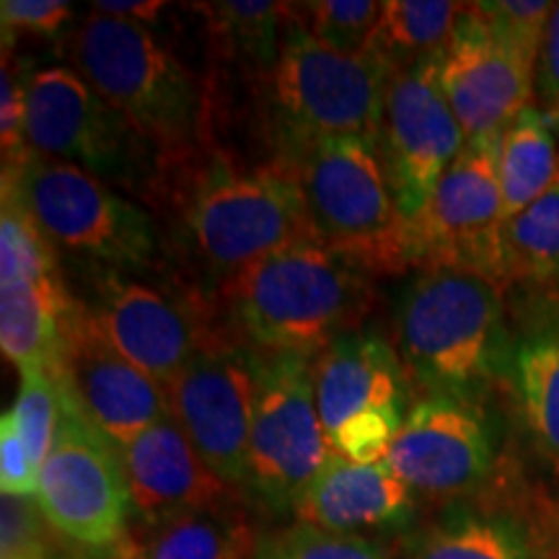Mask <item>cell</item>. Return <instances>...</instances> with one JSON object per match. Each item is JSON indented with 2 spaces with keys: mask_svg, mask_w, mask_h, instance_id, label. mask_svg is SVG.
I'll use <instances>...</instances> for the list:
<instances>
[{
  "mask_svg": "<svg viewBox=\"0 0 559 559\" xmlns=\"http://www.w3.org/2000/svg\"><path fill=\"white\" fill-rule=\"evenodd\" d=\"M164 181L192 251L226 280L280 249L317 241L304 192L283 160L241 169L202 151L169 160Z\"/></svg>",
  "mask_w": 559,
  "mask_h": 559,
  "instance_id": "1",
  "label": "cell"
},
{
  "mask_svg": "<svg viewBox=\"0 0 559 559\" xmlns=\"http://www.w3.org/2000/svg\"><path fill=\"white\" fill-rule=\"evenodd\" d=\"M368 272L317 241L280 249L223 280V306L257 353L317 358L332 340L358 332L376 304Z\"/></svg>",
  "mask_w": 559,
  "mask_h": 559,
  "instance_id": "2",
  "label": "cell"
},
{
  "mask_svg": "<svg viewBox=\"0 0 559 559\" xmlns=\"http://www.w3.org/2000/svg\"><path fill=\"white\" fill-rule=\"evenodd\" d=\"M75 73L109 102L166 164L210 151L207 83L140 24L91 11L68 41Z\"/></svg>",
  "mask_w": 559,
  "mask_h": 559,
  "instance_id": "3",
  "label": "cell"
},
{
  "mask_svg": "<svg viewBox=\"0 0 559 559\" xmlns=\"http://www.w3.org/2000/svg\"><path fill=\"white\" fill-rule=\"evenodd\" d=\"M396 353L428 394L474 402L506 360L502 288L456 270H423L396 309Z\"/></svg>",
  "mask_w": 559,
  "mask_h": 559,
  "instance_id": "4",
  "label": "cell"
},
{
  "mask_svg": "<svg viewBox=\"0 0 559 559\" xmlns=\"http://www.w3.org/2000/svg\"><path fill=\"white\" fill-rule=\"evenodd\" d=\"M280 160L304 192L317 243L370 277L417 267L412 226L391 192L379 143L330 138Z\"/></svg>",
  "mask_w": 559,
  "mask_h": 559,
  "instance_id": "5",
  "label": "cell"
},
{
  "mask_svg": "<svg viewBox=\"0 0 559 559\" xmlns=\"http://www.w3.org/2000/svg\"><path fill=\"white\" fill-rule=\"evenodd\" d=\"M391 73L376 55L353 58L330 50L290 16L283 50L264 79L283 148L280 158L330 138L379 143Z\"/></svg>",
  "mask_w": 559,
  "mask_h": 559,
  "instance_id": "6",
  "label": "cell"
},
{
  "mask_svg": "<svg viewBox=\"0 0 559 559\" xmlns=\"http://www.w3.org/2000/svg\"><path fill=\"white\" fill-rule=\"evenodd\" d=\"M58 254L88 272L143 275L156 267L153 218L115 187L83 169L32 153L19 171L3 174Z\"/></svg>",
  "mask_w": 559,
  "mask_h": 559,
  "instance_id": "7",
  "label": "cell"
},
{
  "mask_svg": "<svg viewBox=\"0 0 559 559\" xmlns=\"http://www.w3.org/2000/svg\"><path fill=\"white\" fill-rule=\"evenodd\" d=\"M32 153L83 169L104 185L148 194L160 190L166 160L75 70L41 68L26 88Z\"/></svg>",
  "mask_w": 559,
  "mask_h": 559,
  "instance_id": "8",
  "label": "cell"
},
{
  "mask_svg": "<svg viewBox=\"0 0 559 559\" xmlns=\"http://www.w3.org/2000/svg\"><path fill=\"white\" fill-rule=\"evenodd\" d=\"M311 362L309 355L254 349L257 396L243 495L275 515L296 510L334 453L319 417Z\"/></svg>",
  "mask_w": 559,
  "mask_h": 559,
  "instance_id": "9",
  "label": "cell"
},
{
  "mask_svg": "<svg viewBox=\"0 0 559 559\" xmlns=\"http://www.w3.org/2000/svg\"><path fill=\"white\" fill-rule=\"evenodd\" d=\"M60 391L58 436L39 469L34 502L68 544L88 551H120L132 513L122 453L62 383Z\"/></svg>",
  "mask_w": 559,
  "mask_h": 559,
  "instance_id": "10",
  "label": "cell"
},
{
  "mask_svg": "<svg viewBox=\"0 0 559 559\" xmlns=\"http://www.w3.org/2000/svg\"><path fill=\"white\" fill-rule=\"evenodd\" d=\"M506 207L498 179V140L466 143L412 223L415 262L506 283Z\"/></svg>",
  "mask_w": 559,
  "mask_h": 559,
  "instance_id": "11",
  "label": "cell"
},
{
  "mask_svg": "<svg viewBox=\"0 0 559 559\" xmlns=\"http://www.w3.org/2000/svg\"><path fill=\"white\" fill-rule=\"evenodd\" d=\"M91 313L132 366L160 386L218 337L200 293L128 272H91Z\"/></svg>",
  "mask_w": 559,
  "mask_h": 559,
  "instance_id": "12",
  "label": "cell"
},
{
  "mask_svg": "<svg viewBox=\"0 0 559 559\" xmlns=\"http://www.w3.org/2000/svg\"><path fill=\"white\" fill-rule=\"evenodd\" d=\"M171 417L223 481L243 492L257 376L254 349L221 332L166 383Z\"/></svg>",
  "mask_w": 559,
  "mask_h": 559,
  "instance_id": "13",
  "label": "cell"
},
{
  "mask_svg": "<svg viewBox=\"0 0 559 559\" xmlns=\"http://www.w3.org/2000/svg\"><path fill=\"white\" fill-rule=\"evenodd\" d=\"M440 58H425L391 73L383 102L379 153L391 192L409 226L432 190L464 151L466 135L440 86Z\"/></svg>",
  "mask_w": 559,
  "mask_h": 559,
  "instance_id": "14",
  "label": "cell"
},
{
  "mask_svg": "<svg viewBox=\"0 0 559 559\" xmlns=\"http://www.w3.org/2000/svg\"><path fill=\"white\" fill-rule=\"evenodd\" d=\"M495 461V430L477 404L425 394L409 407L383 464L415 495L453 500L477 492Z\"/></svg>",
  "mask_w": 559,
  "mask_h": 559,
  "instance_id": "15",
  "label": "cell"
},
{
  "mask_svg": "<svg viewBox=\"0 0 559 559\" xmlns=\"http://www.w3.org/2000/svg\"><path fill=\"white\" fill-rule=\"evenodd\" d=\"M58 379L120 451L171 417L166 389L124 358L81 300H73L62 317Z\"/></svg>",
  "mask_w": 559,
  "mask_h": 559,
  "instance_id": "16",
  "label": "cell"
},
{
  "mask_svg": "<svg viewBox=\"0 0 559 559\" xmlns=\"http://www.w3.org/2000/svg\"><path fill=\"white\" fill-rule=\"evenodd\" d=\"M440 86L466 143L500 140L536 96V60L500 39L469 3L440 58Z\"/></svg>",
  "mask_w": 559,
  "mask_h": 559,
  "instance_id": "17",
  "label": "cell"
},
{
  "mask_svg": "<svg viewBox=\"0 0 559 559\" xmlns=\"http://www.w3.org/2000/svg\"><path fill=\"white\" fill-rule=\"evenodd\" d=\"M120 453L132 510L145 526L192 510L241 502L239 489L210 469L174 417L140 432Z\"/></svg>",
  "mask_w": 559,
  "mask_h": 559,
  "instance_id": "18",
  "label": "cell"
},
{
  "mask_svg": "<svg viewBox=\"0 0 559 559\" xmlns=\"http://www.w3.org/2000/svg\"><path fill=\"white\" fill-rule=\"evenodd\" d=\"M415 492L386 464H355L332 453L293 510L298 523L334 534L404 531L415 521Z\"/></svg>",
  "mask_w": 559,
  "mask_h": 559,
  "instance_id": "19",
  "label": "cell"
},
{
  "mask_svg": "<svg viewBox=\"0 0 559 559\" xmlns=\"http://www.w3.org/2000/svg\"><path fill=\"white\" fill-rule=\"evenodd\" d=\"M311 368L319 417L330 438L360 412L407 407V370L396 347L379 334H342L321 349Z\"/></svg>",
  "mask_w": 559,
  "mask_h": 559,
  "instance_id": "20",
  "label": "cell"
},
{
  "mask_svg": "<svg viewBox=\"0 0 559 559\" xmlns=\"http://www.w3.org/2000/svg\"><path fill=\"white\" fill-rule=\"evenodd\" d=\"M407 559H536L539 539L521 513L456 502L407 539Z\"/></svg>",
  "mask_w": 559,
  "mask_h": 559,
  "instance_id": "21",
  "label": "cell"
},
{
  "mask_svg": "<svg viewBox=\"0 0 559 559\" xmlns=\"http://www.w3.org/2000/svg\"><path fill=\"white\" fill-rule=\"evenodd\" d=\"M260 539L241 502L192 510L156 526L117 551L120 559H257Z\"/></svg>",
  "mask_w": 559,
  "mask_h": 559,
  "instance_id": "22",
  "label": "cell"
},
{
  "mask_svg": "<svg viewBox=\"0 0 559 559\" xmlns=\"http://www.w3.org/2000/svg\"><path fill=\"white\" fill-rule=\"evenodd\" d=\"M70 304V296H52L32 283H0V347L19 373L37 368L58 373Z\"/></svg>",
  "mask_w": 559,
  "mask_h": 559,
  "instance_id": "23",
  "label": "cell"
},
{
  "mask_svg": "<svg viewBox=\"0 0 559 559\" xmlns=\"http://www.w3.org/2000/svg\"><path fill=\"white\" fill-rule=\"evenodd\" d=\"M498 179L506 221L559 185V151L542 109H523L498 140Z\"/></svg>",
  "mask_w": 559,
  "mask_h": 559,
  "instance_id": "24",
  "label": "cell"
},
{
  "mask_svg": "<svg viewBox=\"0 0 559 559\" xmlns=\"http://www.w3.org/2000/svg\"><path fill=\"white\" fill-rule=\"evenodd\" d=\"M198 11L205 16L207 32L218 52L228 55L249 73H260L262 79H267L283 50L293 3L221 0V3H200Z\"/></svg>",
  "mask_w": 559,
  "mask_h": 559,
  "instance_id": "25",
  "label": "cell"
},
{
  "mask_svg": "<svg viewBox=\"0 0 559 559\" xmlns=\"http://www.w3.org/2000/svg\"><path fill=\"white\" fill-rule=\"evenodd\" d=\"M469 3L451 0H383L379 29L368 55L391 70L407 68L449 50L459 19Z\"/></svg>",
  "mask_w": 559,
  "mask_h": 559,
  "instance_id": "26",
  "label": "cell"
},
{
  "mask_svg": "<svg viewBox=\"0 0 559 559\" xmlns=\"http://www.w3.org/2000/svg\"><path fill=\"white\" fill-rule=\"evenodd\" d=\"M0 202V283H32L52 296H70L60 272V254L16 190L3 185Z\"/></svg>",
  "mask_w": 559,
  "mask_h": 559,
  "instance_id": "27",
  "label": "cell"
},
{
  "mask_svg": "<svg viewBox=\"0 0 559 559\" xmlns=\"http://www.w3.org/2000/svg\"><path fill=\"white\" fill-rule=\"evenodd\" d=\"M515 389L531 432L559 472V332L536 334L519 347Z\"/></svg>",
  "mask_w": 559,
  "mask_h": 559,
  "instance_id": "28",
  "label": "cell"
},
{
  "mask_svg": "<svg viewBox=\"0 0 559 559\" xmlns=\"http://www.w3.org/2000/svg\"><path fill=\"white\" fill-rule=\"evenodd\" d=\"M506 280L557 283L559 280V185L506 223L502 234Z\"/></svg>",
  "mask_w": 559,
  "mask_h": 559,
  "instance_id": "29",
  "label": "cell"
},
{
  "mask_svg": "<svg viewBox=\"0 0 559 559\" xmlns=\"http://www.w3.org/2000/svg\"><path fill=\"white\" fill-rule=\"evenodd\" d=\"M383 3L379 0H313L293 3V19L313 39L334 52L362 58L379 29Z\"/></svg>",
  "mask_w": 559,
  "mask_h": 559,
  "instance_id": "30",
  "label": "cell"
},
{
  "mask_svg": "<svg viewBox=\"0 0 559 559\" xmlns=\"http://www.w3.org/2000/svg\"><path fill=\"white\" fill-rule=\"evenodd\" d=\"M19 383L16 402L11 407V417L24 438L26 449H29L34 464H45L47 453L52 451L55 436H58L60 425V404L62 391L58 373L52 370H24Z\"/></svg>",
  "mask_w": 559,
  "mask_h": 559,
  "instance_id": "31",
  "label": "cell"
},
{
  "mask_svg": "<svg viewBox=\"0 0 559 559\" xmlns=\"http://www.w3.org/2000/svg\"><path fill=\"white\" fill-rule=\"evenodd\" d=\"M257 559H391L376 542L355 534H334L317 526H296L260 542Z\"/></svg>",
  "mask_w": 559,
  "mask_h": 559,
  "instance_id": "32",
  "label": "cell"
},
{
  "mask_svg": "<svg viewBox=\"0 0 559 559\" xmlns=\"http://www.w3.org/2000/svg\"><path fill=\"white\" fill-rule=\"evenodd\" d=\"M0 508V559H73L55 542L58 531L32 498L3 495Z\"/></svg>",
  "mask_w": 559,
  "mask_h": 559,
  "instance_id": "33",
  "label": "cell"
},
{
  "mask_svg": "<svg viewBox=\"0 0 559 559\" xmlns=\"http://www.w3.org/2000/svg\"><path fill=\"white\" fill-rule=\"evenodd\" d=\"M29 62L19 60L9 45H3L0 62V148L3 174L19 171L32 156L26 143V88H29Z\"/></svg>",
  "mask_w": 559,
  "mask_h": 559,
  "instance_id": "34",
  "label": "cell"
},
{
  "mask_svg": "<svg viewBox=\"0 0 559 559\" xmlns=\"http://www.w3.org/2000/svg\"><path fill=\"white\" fill-rule=\"evenodd\" d=\"M407 407H376L360 412L330 438L332 451L355 464H383L391 451V443L400 436Z\"/></svg>",
  "mask_w": 559,
  "mask_h": 559,
  "instance_id": "35",
  "label": "cell"
},
{
  "mask_svg": "<svg viewBox=\"0 0 559 559\" xmlns=\"http://www.w3.org/2000/svg\"><path fill=\"white\" fill-rule=\"evenodd\" d=\"M487 26L510 47L539 62L555 3L547 0H500V3H474Z\"/></svg>",
  "mask_w": 559,
  "mask_h": 559,
  "instance_id": "36",
  "label": "cell"
},
{
  "mask_svg": "<svg viewBox=\"0 0 559 559\" xmlns=\"http://www.w3.org/2000/svg\"><path fill=\"white\" fill-rule=\"evenodd\" d=\"M73 19V5L66 0H3L0 21H3V45L19 37L55 39Z\"/></svg>",
  "mask_w": 559,
  "mask_h": 559,
  "instance_id": "37",
  "label": "cell"
},
{
  "mask_svg": "<svg viewBox=\"0 0 559 559\" xmlns=\"http://www.w3.org/2000/svg\"><path fill=\"white\" fill-rule=\"evenodd\" d=\"M0 487H3V495H13V498H32L39 487V466L34 464L13 423L11 409H5L0 417Z\"/></svg>",
  "mask_w": 559,
  "mask_h": 559,
  "instance_id": "38",
  "label": "cell"
},
{
  "mask_svg": "<svg viewBox=\"0 0 559 559\" xmlns=\"http://www.w3.org/2000/svg\"><path fill=\"white\" fill-rule=\"evenodd\" d=\"M534 94L547 109L559 102V3H555L547 34H544L539 62H536Z\"/></svg>",
  "mask_w": 559,
  "mask_h": 559,
  "instance_id": "39",
  "label": "cell"
},
{
  "mask_svg": "<svg viewBox=\"0 0 559 559\" xmlns=\"http://www.w3.org/2000/svg\"><path fill=\"white\" fill-rule=\"evenodd\" d=\"M96 13H104V16H111V19H122V21H130V24H151V21H156L160 16V11L166 9V3H160V0H135V3H124V0H96L94 5H91Z\"/></svg>",
  "mask_w": 559,
  "mask_h": 559,
  "instance_id": "40",
  "label": "cell"
},
{
  "mask_svg": "<svg viewBox=\"0 0 559 559\" xmlns=\"http://www.w3.org/2000/svg\"><path fill=\"white\" fill-rule=\"evenodd\" d=\"M544 117H547V124L551 128V132H557L559 135V102L551 104V107L544 111Z\"/></svg>",
  "mask_w": 559,
  "mask_h": 559,
  "instance_id": "41",
  "label": "cell"
}]
</instances>
